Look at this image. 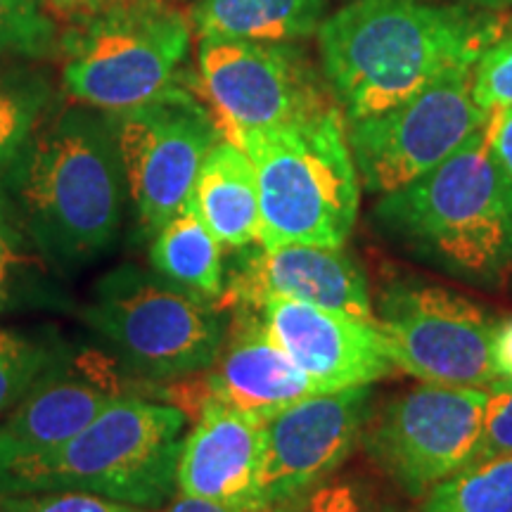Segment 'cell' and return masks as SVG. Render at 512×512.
I'll use <instances>...</instances> for the list:
<instances>
[{"label": "cell", "instance_id": "cell-1", "mask_svg": "<svg viewBox=\"0 0 512 512\" xmlns=\"http://www.w3.org/2000/svg\"><path fill=\"white\" fill-rule=\"evenodd\" d=\"M505 34L501 10L430 0H351L318 27L325 81L344 119L411 100L441 76L477 64Z\"/></svg>", "mask_w": 512, "mask_h": 512}, {"label": "cell", "instance_id": "cell-2", "mask_svg": "<svg viewBox=\"0 0 512 512\" xmlns=\"http://www.w3.org/2000/svg\"><path fill=\"white\" fill-rule=\"evenodd\" d=\"M491 117L446 162L382 195L373 216L403 254L465 285L512 275V185L491 147Z\"/></svg>", "mask_w": 512, "mask_h": 512}, {"label": "cell", "instance_id": "cell-3", "mask_svg": "<svg viewBox=\"0 0 512 512\" xmlns=\"http://www.w3.org/2000/svg\"><path fill=\"white\" fill-rule=\"evenodd\" d=\"M19 157V197L43 252L76 264L117 238L126 178L112 114L64 110Z\"/></svg>", "mask_w": 512, "mask_h": 512}, {"label": "cell", "instance_id": "cell-4", "mask_svg": "<svg viewBox=\"0 0 512 512\" xmlns=\"http://www.w3.org/2000/svg\"><path fill=\"white\" fill-rule=\"evenodd\" d=\"M252 159L266 249H342L356 226L361 178L339 105L233 140Z\"/></svg>", "mask_w": 512, "mask_h": 512}, {"label": "cell", "instance_id": "cell-5", "mask_svg": "<svg viewBox=\"0 0 512 512\" xmlns=\"http://www.w3.org/2000/svg\"><path fill=\"white\" fill-rule=\"evenodd\" d=\"M185 420L174 403L121 394L67 444L0 472V496L83 491L164 508L176 491Z\"/></svg>", "mask_w": 512, "mask_h": 512}, {"label": "cell", "instance_id": "cell-6", "mask_svg": "<svg viewBox=\"0 0 512 512\" xmlns=\"http://www.w3.org/2000/svg\"><path fill=\"white\" fill-rule=\"evenodd\" d=\"M190 50V19L164 0H112L62 38L64 91L121 114L176 86Z\"/></svg>", "mask_w": 512, "mask_h": 512}, {"label": "cell", "instance_id": "cell-7", "mask_svg": "<svg viewBox=\"0 0 512 512\" xmlns=\"http://www.w3.org/2000/svg\"><path fill=\"white\" fill-rule=\"evenodd\" d=\"M88 323L126 368L155 380L209 370L228 330L216 304L131 266L100 280L88 306Z\"/></svg>", "mask_w": 512, "mask_h": 512}, {"label": "cell", "instance_id": "cell-8", "mask_svg": "<svg viewBox=\"0 0 512 512\" xmlns=\"http://www.w3.org/2000/svg\"><path fill=\"white\" fill-rule=\"evenodd\" d=\"M475 64L441 76L411 100L347 121L358 178L370 195H389L446 162L491 112L475 100Z\"/></svg>", "mask_w": 512, "mask_h": 512}, {"label": "cell", "instance_id": "cell-9", "mask_svg": "<svg viewBox=\"0 0 512 512\" xmlns=\"http://www.w3.org/2000/svg\"><path fill=\"white\" fill-rule=\"evenodd\" d=\"M375 323L394 368L444 387H486L496 380V320L470 299L430 283H394L380 294Z\"/></svg>", "mask_w": 512, "mask_h": 512}, {"label": "cell", "instance_id": "cell-10", "mask_svg": "<svg viewBox=\"0 0 512 512\" xmlns=\"http://www.w3.org/2000/svg\"><path fill=\"white\" fill-rule=\"evenodd\" d=\"M112 117L126 190L143 228L157 233L188 207L204 159L226 136L209 107L178 86Z\"/></svg>", "mask_w": 512, "mask_h": 512}, {"label": "cell", "instance_id": "cell-11", "mask_svg": "<svg viewBox=\"0 0 512 512\" xmlns=\"http://www.w3.org/2000/svg\"><path fill=\"white\" fill-rule=\"evenodd\" d=\"M486 387L422 382L382 408L363 434L368 456L408 496H425L475 460Z\"/></svg>", "mask_w": 512, "mask_h": 512}, {"label": "cell", "instance_id": "cell-12", "mask_svg": "<svg viewBox=\"0 0 512 512\" xmlns=\"http://www.w3.org/2000/svg\"><path fill=\"white\" fill-rule=\"evenodd\" d=\"M197 72L228 140L335 105L306 55L287 43L204 36L197 46Z\"/></svg>", "mask_w": 512, "mask_h": 512}, {"label": "cell", "instance_id": "cell-13", "mask_svg": "<svg viewBox=\"0 0 512 512\" xmlns=\"http://www.w3.org/2000/svg\"><path fill=\"white\" fill-rule=\"evenodd\" d=\"M370 418V387L313 394L264 422L261 512H297L354 451Z\"/></svg>", "mask_w": 512, "mask_h": 512}, {"label": "cell", "instance_id": "cell-14", "mask_svg": "<svg viewBox=\"0 0 512 512\" xmlns=\"http://www.w3.org/2000/svg\"><path fill=\"white\" fill-rule=\"evenodd\" d=\"M256 311L280 349L320 394L370 387L394 373L387 342L375 320L285 297L266 299Z\"/></svg>", "mask_w": 512, "mask_h": 512}, {"label": "cell", "instance_id": "cell-15", "mask_svg": "<svg viewBox=\"0 0 512 512\" xmlns=\"http://www.w3.org/2000/svg\"><path fill=\"white\" fill-rule=\"evenodd\" d=\"M271 297H285L349 316L375 320L368 275L344 249L285 245L247 256L228 285L219 309H256Z\"/></svg>", "mask_w": 512, "mask_h": 512}, {"label": "cell", "instance_id": "cell-16", "mask_svg": "<svg viewBox=\"0 0 512 512\" xmlns=\"http://www.w3.org/2000/svg\"><path fill=\"white\" fill-rule=\"evenodd\" d=\"M117 396V375L100 354L53 366L0 422V472L67 444Z\"/></svg>", "mask_w": 512, "mask_h": 512}, {"label": "cell", "instance_id": "cell-17", "mask_svg": "<svg viewBox=\"0 0 512 512\" xmlns=\"http://www.w3.org/2000/svg\"><path fill=\"white\" fill-rule=\"evenodd\" d=\"M264 422L204 399L176 467L178 494L228 508L261 512L259 467Z\"/></svg>", "mask_w": 512, "mask_h": 512}, {"label": "cell", "instance_id": "cell-18", "mask_svg": "<svg viewBox=\"0 0 512 512\" xmlns=\"http://www.w3.org/2000/svg\"><path fill=\"white\" fill-rule=\"evenodd\" d=\"M233 311L226 342L204 382V399L266 422L292 403L320 394L316 384L280 349L259 311L247 306H235Z\"/></svg>", "mask_w": 512, "mask_h": 512}, {"label": "cell", "instance_id": "cell-19", "mask_svg": "<svg viewBox=\"0 0 512 512\" xmlns=\"http://www.w3.org/2000/svg\"><path fill=\"white\" fill-rule=\"evenodd\" d=\"M190 207L221 247L242 249L259 242V185L252 159L238 143L221 138L211 147L197 174Z\"/></svg>", "mask_w": 512, "mask_h": 512}, {"label": "cell", "instance_id": "cell-20", "mask_svg": "<svg viewBox=\"0 0 512 512\" xmlns=\"http://www.w3.org/2000/svg\"><path fill=\"white\" fill-rule=\"evenodd\" d=\"M323 0H200L190 12L197 36L287 43L318 29Z\"/></svg>", "mask_w": 512, "mask_h": 512}, {"label": "cell", "instance_id": "cell-21", "mask_svg": "<svg viewBox=\"0 0 512 512\" xmlns=\"http://www.w3.org/2000/svg\"><path fill=\"white\" fill-rule=\"evenodd\" d=\"M221 249V242L188 204L157 230L150 261L155 273L169 285L204 302L219 304L226 287Z\"/></svg>", "mask_w": 512, "mask_h": 512}, {"label": "cell", "instance_id": "cell-22", "mask_svg": "<svg viewBox=\"0 0 512 512\" xmlns=\"http://www.w3.org/2000/svg\"><path fill=\"white\" fill-rule=\"evenodd\" d=\"M418 512H512V456L463 467L432 486Z\"/></svg>", "mask_w": 512, "mask_h": 512}, {"label": "cell", "instance_id": "cell-23", "mask_svg": "<svg viewBox=\"0 0 512 512\" xmlns=\"http://www.w3.org/2000/svg\"><path fill=\"white\" fill-rule=\"evenodd\" d=\"M48 105V88L34 76H0V169L15 162Z\"/></svg>", "mask_w": 512, "mask_h": 512}, {"label": "cell", "instance_id": "cell-24", "mask_svg": "<svg viewBox=\"0 0 512 512\" xmlns=\"http://www.w3.org/2000/svg\"><path fill=\"white\" fill-rule=\"evenodd\" d=\"M55 366V356L34 339L0 330V418L27 396Z\"/></svg>", "mask_w": 512, "mask_h": 512}, {"label": "cell", "instance_id": "cell-25", "mask_svg": "<svg viewBox=\"0 0 512 512\" xmlns=\"http://www.w3.org/2000/svg\"><path fill=\"white\" fill-rule=\"evenodd\" d=\"M55 46V24L38 0H0V60L38 57Z\"/></svg>", "mask_w": 512, "mask_h": 512}, {"label": "cell", "instance_id": "cell-26", "mask_svg": "<svg viewBox=\"0 0 512 512\" xmlns=\"http://www.w3.org/2000/svg\"><path fill=\"white\" fill-rule=\"evenodd\" d=\"M472 91L486 112L512 107V29L479 55Z\"/></svg>", "mask_w": 512, "mask_h": 512}, {"label": "cell", "instance_id": "cell-27", "mask_svg": "<svg viewBox=\"0 0 512 512\" xmlns=\"http://www.w3.org/2000/svg\"><path fill=\"white\" fill-rule=\"evenodd\" d=\"M501 456H512V377H496L486 384L482 439L472 463Z\"/></svg>", "mask_w": 512, "mask_h": 512}, {"label": "cell", "instance_id": "cell-28", "mask_svg": "<svg viewBox=\"0 0 512 512\" xmlns=\"http://www.w3.org/2000/svg\"><path fill=\"white\" fill-rule=\"evenodd\" d=\"M0 512H147L136 505L110 501L83 491H46V494L0 496Z\"/></svg>", "mask_w": 512, "mask_h": 512}, {"label": "cell", "instance_id": "cell-29", "mask_svg": "<svg viewBox=\"0 0 512 512\" xmlns=\"http://www.w3.org/2000/svg\"><path fill=\"white\" fill-rule=\"evenodd\" d=\"M297 512H377V508L361 484L325 482Z\"/></svg>", "mask_w": 512, "mask_h": 512}, {"label": "cell", "instance_id": "cell-30", "mask_svg": "<svg viewBox=\"0 0 512 512\" xmlns=\"http://www.w3.org/2000/svg\"><path fill=\"white\" fill-rule=\"evenodd\" d=\"M491 126H494V133H491L494 157L512 185V107L491 110Z\"/></svg>", "mask_w": 512, "mask_h": 512}, {"label": "cell", "instance_id": "cell-31", "mask_svg": "<svg viewBox=\"0 0 512 512\" xmlns=\"http://www.w3.org/2000/svg\"><path fill=\"white\" fill-rule=\"evenodd\" d=\"M107 3H112V0H38V5L46 10V15L50 19L57 17V19H64V22H69V24H74L83 17L93 15V12L105 8Z\"/></svg>", "mask_w": 512, "mask_h": 512}, {"label": "cell", "instance_id": "cell-32", "mask_svg": "<svg viewBox=\"0 0 512 512\" xmlns=\"http://www.w3.org/2000/svg\"><path fill=\"white\" fill-rule=\"evenodd\" d=\"M491 358H494L496 377H512V320L496 325Z\"/></svg>", "mask_w": 512, "mask_h": 512}, {"label": "cell", "instance_id": "cell-33", "mask_svg": "<svg viewBox=\"0 0 512 512\" xmlns=\"http://www.w3.org/2000/svg\"><path fill=\"white\" fill-rule=\"evenodd\" d=\"M159 512H245V510H235V508H228V505H219L211 501H202V498L178 494V498L166 503Z\"/></svg>", "mask_w": 512, "mask_h": 512}, {"label": "cell", "instance_id": "cell-34", "mask_svg": "<svg viewBox=\"0 0 512 512\" xmlns=\"http://www.w3.org/2000/svg\"><path fill=\"white\" fill-rule=\"evenodd\" d=\"M15 264H17V256H15V249H12L10 235L8 230L0 226V302H3L5 294H8L10 275Z\"/></svg>", "mask_w": 512, "mask_h": 512}, {"label": "cell", "instance_id": "cell-35", "mask_svg": "<svg viewBox=\"0 0 512 512\" xmlns=\"http://www.w3.org/2000/svg\"><path fill=\"white\" fill-rule=\"evenodd\" d=\"M460 3L472 5V8H484V10H503L505 5L512 3V0H460Z\"/></svg>", "mask_w": 512, "mask_h": 512}]
</instances>
